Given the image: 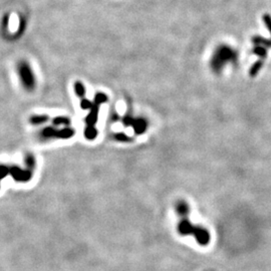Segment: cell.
I'll return each mask as SVG.
<instances>
[{
  "mask_svg": "<svg viewBox=\"0 0 271 271\" xmlns=\"http://www.w3.org/2000/svg\"><path fill=\"white\" fill-rule=\"evenodd\" d=\"M253 52H254L255 54H257V56H259L262 60H264L266 58V49L261 46V45H258L257 47H255L254 49H253Z\"/></svg>",
  "mask_w": 271,
  "mask_h": 271,
  "instance_id": "18",
  "label": "cell"
},
{
  "mask_svg": "<svg viewBox=\"0 0 271 271\" xmlns=\"http://www.w3.org/2000/svg\"><path fill=\"white\" fill-rule=\"evenodd\" d=\"M25 25H26V21L23 17L21 18V23H20V27H18V30L15 32V34L13 36H16V38H20V36H21L24 32V29H25Z\"/></svg>",
  "mask_w": 271,
  "mask_h": 271,
  "instance_id": "17",
  "label": "cell"
},
{
  "mask_svg": "<svg viewBox=\"0 0 271 271\" xmlns=\"http://www.w3.org/2000/svg\"><path fill=\"white\" fill-rule=\"evenodd\" d=\"M178 229H179L180 234L189 235V234H194L196 227L192 223H190L188 220H184L179 224Z\"/></svg>",
  "mask_w": 271,
  "mask_h": 271,
  "instance_id": "8",
  "label": "cell"
},
{
  "mask_svg": "<svg viewBox=\"0 0 271 271\" xmlns=\"http://www.w3.org/2000/svg\"><path fill=\"white\" fill-rule=\"evenodd\" d=\"M9 174L12 176V178L20 182H27L32 177L31 171L28 170H22L20 167L13 166L9 169Z\"/></svg>",
  "mask_w": 271,
  "mask_h": 271,
  "instance_id": "4",
  "label": "cell"
},
{
  "mask_svg": "<svg viewBox=\"0 0 271 271\" xmlns=\"http://www.w3.org/2000/svg\"><path fill=\"white\" fill-rule=\"evenodd\" d=\"M132 126H133V129H134V131L137 135H141V134H144L145 132L147 131L148 122L143 118H138V119H135L134 124L132 125Z\"/></svg>",
  "mask_w": 271,
  "mask_h": 271,
  "instance_id": "7",
  "label": "cell"
},
{
  "mask_svg": "<svg viewBox=\"0 0 271 271\" xmlns=\"http://www.w3.org/2000/svg\"><path fill=\"white\" fill-rule=\"evenodd\" d=\"M74 88H75V93L76 95L79 97V98H83L84 97L85 95V87L83 85V83L81 82H76L75 83V85H74Z\"/></svg>",
  "mask_w": 271,
  "mask_h": 271,
  "instance_id": "12",
  "label": "cell"
},
{
  "mask_svg": "<svg viewBox=\"0 0 271 271\" xmlns=\"http://www.w3.org/2000/svg\"><path fill=\"white\" fill-rule=\"evenodd\" d=\"M237 61V53L228 45H221L214 52L211 65L214 71H219L226 64Z\"/></svg>",
  "mask_w": 271,
  "mask_h": 271,
  "instance_id": "1",
  "label": "cell"
},
{
  "mask_svg": "<svg viewBox=\"0 0 271 271\" xmlns=\"http://www.w3.org/2000/svg\"><path fill=\"white\" fill-rule=\"evenodd\" d=\"M193 235L197 239L198 243H200L201 245H207L210 241V234H209L208 230H206L202 227H196V230Z\"/></svg>",
  "mask_w": 271,
  "mask_h": 271,
  "instance_id": "5",
  "label": "cell"
},
{
  "mask_svg": "<svg viewBox=\"0 0 271 271\" xmlns=\"http://www.w3.org/2000/svg\"><path fill=\"white\" fill-rule=\"evenodd\" d=\"M25 164L28 168H31V169H33L35 167V159L31 154H28L25 157Z\"/></svg>",
  "mask_w": 271,
  "mask_h": 271,
  "instance_id": "20",
  "label": "cell"
},
{
  "mask_svg": "<svg viewBox=\"0 0 271 271\" xmlns=\"http://www.w3.org/2000/svg\"><path fill=\"white\" fill-rule=\"evenodd\" d=\"M114 137L119 142H130L132 140L129 136H126L125 133H116Z\"/></svg>",
  "mask_w": 271,
  "mask_h": 271,
  "instance_id": "21",
  "label": "cell"
},
{
  "mask_svg": "<svg viewBox=\"0 0 271 271\" xmlns=\"http://www.w3.org/2000/svg\"><path fill=\"white\" fill-rule=\"evenodd\" d=\"M262 65H263V62H262V60H261V61H258L257 63H254V65H253V66L251 67V70H250V76H251V77H254V76H256V75L258 74V71L260 70V68L262 67Z\"/></svg>",
  "mask_w": 271,
  "mask_h": 271,
  "instance_id": "16",
  "label": "cell"
},
{
  "mask_svg": "<svg viewBox=\"0 0 271 271\" xmlns=\"http://www.w3.org/2000/svg\"><path fill=\"white\" fill-rule=\"evenodd\" d=\"M52 124L54 125H64V126H69L71 124L70 119H68L67 117H63V116H59L53 118L52 120Z\"/></svg>",
  "mask_w": 271,
  "mask_h": 271,
  "instance_id": "10",
  "label": "cell"
},
{
  "mask_svg": "<svg viewBox=\"0 0 271 271\" xmlns=\"http://www.w3.org/2000/svg\"><path fill=\"white\" fill-rule=\"evenodd\" d=\"M264 21H265V23H266V25H267V27H268V29H269V31H270V33H271V17L269 16V15H264Z\"/></svg>",
  "mask_w": 271,
  "mask_h": 271,
  "instance_id": "24",
  "label": "cell"
},
{
  "mask_svg": "<svg viewBox=\"0 0 271 271\" xmlns=\"http://www.w3.org/2000/svg\"><path fill=\"white\" fill-rule=\"evenodd\" d=\"M9 174V169L3 165H0V180L3 179Z\"/></svg>",
  "mask_w": 271,
  "mask_h": 271,
  "instance_id": "23",
  "label": "cell"
},
{
  "mask_svg": "<svg viewBox=\"0 0 271 271\" xmlns=\"http://www.w3.org/2000/svg\"><path fill=\"white\" fill-rule=\"evenodd\" d=\"M99 113H100V105L94 104L93 107L90 108L89 114L84 119L86 125H95L98 123Z\"/></svg>",
  "mask_w": 271,
  "mask_h": 271,
  "instance_id": "6",
  "label": "cell"
},
{
  "mask_svg": "<svg viewBox=\"0 0 271 271\" xmlns=\"http://www.w3.org/2000/svg\"><path fill=\"white\" fill-rule=\"evenodd\" d=\"M76 131L71 128V126H64L63 129L58 130L57 128H53V126H46V128L42 129L41 136L44 140H49V139H70L75 136Z\"/></svg>",
  "mask_w": 271,
  "mask_h": 271,
  "instance_id": "3",
  "label": "cell"
},
{
  "mask_svg": "<svg viewBox=\"0 0 271 271\" xmlns=\"http://www.w3.org/2000/svg\"><path fill=\"white\" fill-rule=\"evenodd\" d=\"M177 211L181 215H186L189 212V206L184 201H180L177 204Z\"/></svg>",
  "mask_w": 271,
  "mask_h": 271,
  "instance_id": "13",
  "label": "cell"
},
{
  "mask_svg": "<svg viewBox=\"0 0 271 271\" xmlns=\"http://www.w3.org/2000/svg\"><path fill=\"white\" fill-rule=\"evenodd\" d=\"M123 123L125 125H132L134 124L135 119L131 116V115H125L123 119H122Z\"/></svg>",
  "mask_w": 271,
  "mask_h": 271,
  "instance_id": "22",
  "label": "cell"
},
{
  "mask_svg": "<svg viewBox=\"0 0 271 271\" xmlns=\"http://www.w3.org/2000/svg\"><path fill=\"white\" fill-rule=\"evenodd\" d=\"M17 72L18 76H20V80L22 86L26 90H29V92L30 90H33L36 84V81L29 63L25 61L20 62V63L17 65Z\"/></svg>",
  "mask_w": 271,
  "mask_h": 271,
  "instance_id": "2",
  "label": "cell"
},
{
  "mask_svg": "<svg viewBox=\"0 0 271 271\" xmlns=\"http://www.w3.org/2000/svg\"><path fill=\"white\" fill-rule=\"evenodd\" d=\"M93 105H94V103H92L89 100L84 99V98L81 102V107L83 108V110H90V108L93 107Z\"/></svg>",
  "mask_w": 271,
  "mask_h": 271,
  "instance_id": "19",
  "label": "cell"
},
{
  "mask_svg": "<svg viewBox=\"0 0 271 271\" xmlns=\"http://www.w3.org/2000/svg\"><path fill=\"white\" fill-rule=\"evenodd\" d=\"M252 42L254 44H257V45H263V46H271V40L270 41H267V40H264L262 38H253L252 39Z\"/></svg>",
  "mask_w": 271,
  "mask_h": 271,
  "instance_id": "15",
  "label": "cell"
},
{
  "mask_svg": "<svg viewBox=\"0 0 271 271\" xmlns=\"http://www.w3.org/2000/svg\"><path fill=\"white\" fill-rule=\"evenodd\" d=\"M107 101V97L105 94L104 93H97V95L95 96V100H94V104L101 105L103 104H104Z\"/></svg>",
  "mask_w": 271,
  "mask_h": 271,
  "instance_id": "14",
  "label": "cell"
},
{
  "mask_svg": "<svg viewBox=\"0 0 271 271\" xmlns=\"http://www.w3.org/2000/svg\"><path fill=\"white\" fill-rule=\"evenodd\" d=\"M83 135L85 137V139L89 140V141H93L98 137V130L96 129L95 125H86Z\"/></svg>",
  "mask_w": 271,
  "mask_h": 271,
  "instance_id": "9",
  "label": "cell"
},
{
  "mask_svg": "<svg viewBox=\"0 0 271 271\" xmlns=\"http://www.w3.org/2000/svg\"><path fill=\"white\" fill-rule=\"evenodd\" d=\"M47 121H48V117L45 115H34V116L30 117V119H29V122L35 125H42Z\"/></svg>",
  "mask_w": 271,
  "mask_h": 271,
  "instance_id": "11",
  "label": "cell"
}]
</instances>
